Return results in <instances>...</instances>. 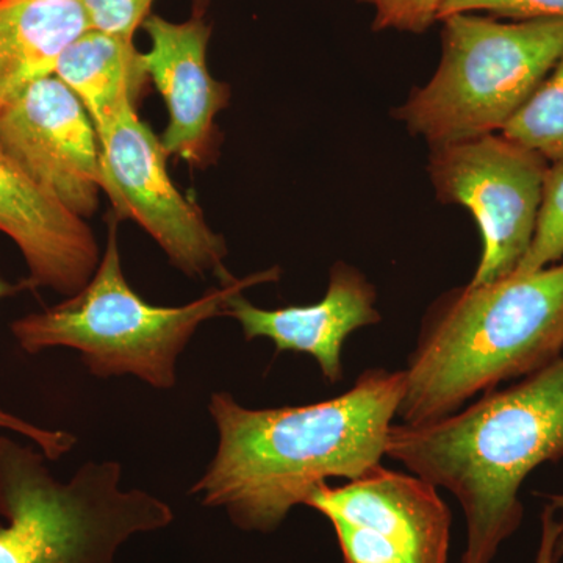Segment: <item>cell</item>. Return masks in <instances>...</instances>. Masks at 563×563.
I'll return each mask as SVG.
<instances>
[{
  "instance_id": "obj_20",
  "label": "cell",
  "mask_w": 563,
  "mask_h": 563,
  "mask_svg": "<svg viewBox=\"0 0 563 563\" xmlns=\"http://www.w3.org/2000/svg\"><path fill=\"white\" fill-rule=\"evenodd\" d=\"M488 11L517 21L563 18V0H443L439 21L451 14Z\"/></svg>"
},
{
  "instance_id": "obj_15",
  "label": "cell",
  "mask_w": 563,
  "mask_h": 563,
  "mask_svg": "<svg viewBox=\"0 0 563 563\" xmlns=\"http://www.w3.org/2000/svg\"><path fill=\"white\" fill-rule=\"evenodd\" d=\"M54 76L84 103L98 136L109 131L125 103L136 106L150 79L133 40L92 29L66 47Z\"/></svg>"
},
{
  "instance_id": "obj_9",
  "label": "cell",
  "mask_w": 563,
  "mask_h": 563,
  "mask_svg": "<svg viewBox=\"0 0 563 563\" xmlns=\"http://www.w3.org/2000/svg\"><path fill=\"white\" fill-rule=\"evenodd\" d=\"M306 506L331 521L346 563H448L450 507L415 474L379 465L339 487L321 484Z\"/></svg>"
},
{
  "instance_id": "obj_13",
  "label": "cell",
  "mask_w": 563,
  "mask_h": 563,
  "mask_svg": "<svg viewBox=\"0 0 563 563\" xmlns=\"http://www.w3.org/2000/svg\"><path fill=\"white\" fill-rule=\"evenodd\" d=\"M376 290L362 273L346 263L333 265L328 292L320 302L266 310L236 292L225 303L224 314L240 322L244 339L272 340L277 352L313 357L331 384L343 379L342 352L347 336L357 329L380 322Z\"/></svg>"
},
{
  "instance_id": "obj_23",
  "label": "cell",
  "mask_w": 563,
  "mask_h": 563,
  "mask_svg": "<svg viewBox=\"0 0 563 563\" xmlns=\"http://www.w3.org/2000/svg\"><path fill=\"white\" fill-rule=\"evenodd\" d=\"M27 288L29 285L25 279L20 282V284H10V282L3 279L2 274H0V301L14 295V292L27 290Z\"/></svg>"
},
{
  "instance_id": "obj_16",
  "label": "cell",
  "mask_w": 563,
  "mask_h": 563,
  "mask_svg": "<svg viewBox=\"0 0 563 563\" xmlns=\"http://www.w3.org/2000/svg\"><path fill=\"white\" fill-rule=\"evenodd\" d=\"M501 133L548 162L563 158V52L554 68Z\"/></svg>"
},
{
  "instance_id": "obj_3",
  "label": "cell",
  "mask_w": 563,
  "mask_h": 563,
  "mask_svg": "<svg viewBox=\"0 0 563 563\" xmlns=\"http://www.w3.org/2000/svg\"><path fill=\"white\" fill-rule=\"evenodd\" d=\"M563 261L448 292L426 314L396 417L440 420L562 357Z\"/></svg>"
},
{
  "instance_id": "obj_11",
  "label": "cell",
  "mask_w": 563,
  "mask_h": 563,
  "mask_svg": "<svg viewBox=\"0 0 563 563\" xmlns=\"http://www.w3.org/2000/svg\"><path fill=\"white\" fill-rule=\"evenodd\" d=\"M0 233L20 250L29 288H49L69 298L88 284L101 262L87 221L44 190L2 146Z\"/></svg>"
},
{
  "instance_id": "obj_12",
  "label": "cell",
  "mask_w": 563,
  "mask_h": 563,
  "mask_svg": "<svg viewBox=\"0 0 563 563\" xmlns=\"http://www.w3.org/2000/svg\"><path fill=\"white\" fill-rule=\"evenodd\" d=\"M141 27L151 40L143 54L144 68L168 109L169 121L162 135L168 155L202 165L210 155L214 118L228 103V87L207 68L211 29L201 18L169 22L151 14Z\"/></svg>"
},
{
  "instance_id": "obj_22",
  "label": "cell",
  "mask_w": 563,
  "mask_h": 563,
  "mask_svg": "<svg viewBox=\"0 0 563 563\" xmlns=\"http://www.w3.org/2000/svg\"><path fill=\"white\" fill-rule=\"evenodd\" d=\"M562 532V521L555 518V510L550 504H547L542 514V537H540L536 563H558V559H555V544H558Z\"/></svg>"
},
{
  "instance_id": "obj_19",
  "label": "cell",
  "mask_w": 563,
  "mask_h": 563,
  "mask_svg": "<svg viewBox=\"0 0 563 563\" xmlns=\"http://www.w3.org/2000/svg\"><path fill=\"white\" fill-rule=\"evenodd\" d=\"M376 11L374 31L422 33L439 21L443 0H362Z\"/></svg>"
},
{
  "instance_id": "obj_2",
  "label": "cell",
  "mask_w": 563,
  "mask_h": 563,
  "mask_svg": "<svg viewBox=\"0 0 563 563\" xmlns=\"http://www.w3.org/2000/svg\"><path fill=\"white\" fill-rule=\"evenodd\" d=\"M385 455L461 504L462 563H492L523 520L521 484L563 457V357L466 409L422 424H391Z\"/></svg>"
},
{
  "instance_id": "obj_14",
  "label": "cell",
  "mask_w": 563,
  "mask_h": 563,
  "mask_svg": "<svg viewBox=\"0 0 563 563\" xmlns=\"http://www.w3.org/2000/svg\"><path fill=\"white\" fill-rule=\"evenodd\" d=\"M90 29L81 0H0V114Z\"/></svg>"
},
{
  "instance_id": "obj_7",
  "label": "cell",
  "mask_w": 563,
  "mask_h": 563,
  "mask_svg": "<svg viewBox=\"0 0 563 563\" xmlns=\"http://www.w3.org/2000/svg\"><path fill=\"white\" fill-rule=\"evenodd\" d=\"M548 161L503 135L432 146L428 172L437 198L472 211L483 257L472 285L514 274L531 246Z\"/></svg>"
},
{
  "instance_id": "obj_21",
  "label": "cell",
  "mask_w": 563,
  "mask_h": 563,
  "mask_svg": "<svg viewBox=\"0 0 563 563\" xmlns=\"http://www.w3.org/2000/svg\"><path fill=\"white\" fill-rule=\"evenodd\" d=\"M0 428L9 429L11 432L24 435L25 439L33 440L40 451H43L44 455L52 459V461L68 453L76 443L74 435L68 432L38 428V426H33L31 422L14 417V415L3 412L2 409H0Z\"/></svg>"
},
{
  "instance_id": "obj_17",
  "label": "cell",
  "mask_w": 563,
  "mask_h": 563,
  "mask_svg": "<svg viewBox=\"0 0 563 563\" xmlns=\"http://www.w3.org/2000/svg\"><path fill=\"white\" fill-rule=\"evenodd\" d=\"M563 261V158L548 166L531 246L514 274H529Z\"/></svg>"
},
{
  "instance_id": "obj_8",
  "label": "cell",
  "mask_w": 563,
  "mask_h": 563,
  "mask_svg": "<svg viewBox=\"0 0 563 563\" xmlns=\"http://www.w3.org/2000/svg\"><path fill=\"white\" fill-rule=\"evenodd\" d=\"M99 144L102 191L118 220L139 222L187 276L213 274L221 284L235 279L224 265V239L173 184L166 169L169 155L140 120L135 103H125Z\"/></svg>"
},
{
  "instance_id": "obj_5",
  "label": "cell",
  "mask_w": 563,
  "mask_h": 563,
  "mask_svg": "<svg viewBox=\"0 0 563 563\" xmlns=\"http://www.w3.org/2000/svg\"><path fill=\"white\" fill-rule=\"evenodd\" d=\"M46 459L0 437V563H114L125 540L173 523L157 496L121 490L120 463H85L63 484Z\"/></svg>"
},
{
  "instance_id": "obj_4",
  "label": "cell",
  "mask_w": 563,
  "mask_h": 563,
  "mask_svg": "<svg viewBox=\"0 0 563 563\" xmlns=\"http://www.w3.org/2000/svg\"><path fill=\"white\" fill-rule=\"evenodd\" d=\"M277 277L279 268L266 269L224 282L185 306H154L125 279L113 221L88 284L57 306L11 322V333L27 354L69 347L99 379L133 376L157 390H172L177 361L202 322L224 314L225 303L236 292Z\"/></svg>"
},
{
  "instance_id": "obj_24",
  "label": "cell",
  "mask_w": 563,
  "mask_h": 563,
  "mask_svg": "<svg viewBox=\"0 0 563 563\" xmlns=\"http://www.w3.org/2000/svg\"><path fill=\"white\" fill-rule=\"evenodd\" d=\"M550 506L553 507L555 512H562V515H563V493H562V495L550 496ZM561 521L563 525V518ZM562 555H563V532H562V536L559 537L558 544H555V559H558V562L561 561Z\"/></svg>"
},
{
  "instance_id": "obj_10",
  "label": "cell",
  "mask_w": 563,
  "mask_h": 563,
  "mask_svg": "<svg viewBox=\"0 0 563 563\" xmlns=\"http://www.w3.org/2000/svg\"><path fill=\"white\" fill-rule=\"evenodd\" d=\"M0 146L77 217L98 209L101 144L84 103L55 76L0 114Z\"/></svg>"
},
{
  "instance_id": "obj_18",
  "label": "cell",
  "mask_w": 563,
  "mask_h": 563,
  "mask_svg": "<svg viewBox=\"0 0 563 563\" xmlns=\"http://www.w3.org/2000/svg\"><path fill=\"white\" fill-rule=\"evenodd\" d=\"M92 31L133 40V33L146 18L154 0H81Z\"/></svg>"
},
{
  "instance_id": "obj_1",
  "label": "cell",
  "mask_w": 563,
  "mask_h": 563,
  "mask_svg": "<svg viewBox=\"0 0 563 563\" xmlns=\"http://www.w3.org/2000/svg\"><path fill=\"white\" fill-rule=\"evenodd\" d=\"M406 391V373L373 368L351 390L280 409H247L211 395L218 448L190 493L224 507L243 531L272 532L331 477L357 479L380 465Z\"/></svg>"
},
{
  "instance_id": "obj_6",
  "label": "cell",
  "mask_w": 563,
  "mask_h": 563,
  "mask_svg": "<svg viewBox=\"0 0 563 563\" xmlns=\"http://www.w3.org/2000/svg\"><path fill=\"white\" fill-rule=\"evenodd\" d=\"M443 57L428 85L395 111L431 146L501 132L563 52V18L443 20Z\"/></svg>"
}]
</instances>
